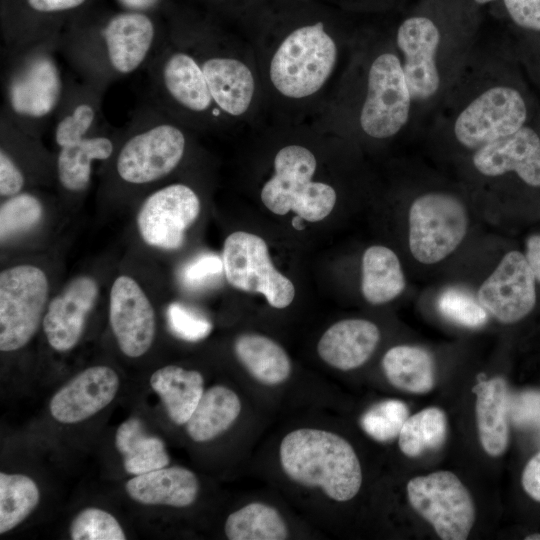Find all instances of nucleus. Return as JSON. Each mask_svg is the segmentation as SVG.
Segmentation results:
<instances>
[{
    "mask_svg": "<svg viewBox=\"0 0 540 540\" xmlns=\"http://www.w3.org/2000/svg\"><path fill=\"white\" fill-rule=\"evenodd\" d=\"M338 50L321 22L299 27L280 44L270 63L274 87L289 98L316 93L334 70Z\"/></svg>",
    "mask_w": 540,
    "mask_h": 540,
    "instance_id": "obj_9",
    "label": "nucleus"
},
{
    "mask_svg": "<svg viewBox=\"0 0 540 540\" xmlns=\"http://www.w3.org/2000/svg\"><path fill=\"white\" fill-rule=\"evenodd\" d=\"M43 216L41 201L33 194L20 192L7 197L0 207V238L4 242L36 226Z\"/></svg>",
    "mask_w": 540,
    "mask_h": 540,
    "instance_id": "obj_36",
    "label": "nucleus"
},
{
    "mask_svg": "<svg viewBox=\"0 0 540 540\" xmlns=\"http://www.w3.org/2000/svg\"><path fill=\"white\" fill-rule=\"evenodd\" d=\"M469 167L485 179L514 175L531 188H540V112L513 134L469 154Z\"/></svg>",
    "mask_w": 540,
    "mask_h": 540,
    "instance_id": "obj_16",
    "label": "nucleus"
},
{
    "mask_svg": "<svg viewBox=\"0 0 540 540\" xmlns=\"http://www.w3.org/2000/svg\"><path fill=\"white\" fill-rule=\"evenodd\" d=\"M163 43L147 13L122 11L93 24L62 31L59 54L81 80L102 91L146 68Z\"/></svg>",
    "mask_w": 540,
    "mask_h": 540,
    "instance_id": "obj_3",
    "label": "nucleus"
},
{
    "mask_svg": "<svg viewBox=\"0 0 540 540\" xmlns=\"http://www.w3.org/2000/svg\"><path fill=\"white\" fill-rule=\"evenodd\" d=\"M474 5L481 6L498 0H470Z\"/></svg>",
    "mask_w": 540,
    "mask_h": 540,
    "instance_id": "obj_49",
    "label": "nucleus"
},
{
    "mask_svg": "<svg viewBox=\"0 0 540 540\" xmlns=\"http://www.w3.org/2000/svg\"><path fill=\"white\" fill-rule=\"evenodd\" d=\"M535 276L526 257L508 252L478 290V302L499 322L512 324L535 307Z\"/></svg>",
    "mask_w": 540,
    "mask_h": 540,
    "instance_id": "obj_17",
    "label": "nucleus"
},
{
    "mask_svg": "<svg viewBox=\"0 0 540 540\" xmlns=\"http://www.w3.org/2000/svg\"><path fill=\"white\" fill-rule=\"evenodd\" d=\"M86 2L87 0H24L27 13L32 14L33 18L19 47L54 38L48 32L45 19L75 11Z\"/></svg>",
    "mask_w": 540,
    "mask_h": 540,
    "instance_id": "obj_39",
    "label": "nucleus"
},
{
    "mask_svg": "<svg viewBox=\"0 0 540 540\" xmlns=\"http://www.w3.org/2000/svg\"><path fill=\"white\" fill-rule=\"evenodd\" d=\"M119 378L108 366L89 367L61 387L51 398L52 417L65 424L78 423L105 408L116 396Z\"/></svg>",
    "mask_w": 540,
    "mask_h": 540,
    "instance_id": "obj_20",
    "label": "nucleus"
},
{
    "mask_svg": "<svg viewBox=\"0 0 540 540\" xmlns=\"http://www.w3.org/2000/svg\"><path fill=\"white\" fill-rule=\"evenodd\" d=\"M476 422L480 443L487 454H503L509 442V393L501 377L482 381L474 388Z\"/></svg>",
    "mask_w": 540,
    "mask_h": 540,
    "instance_id": "obj_26",
    "label": "nucleus"
},
{
    "mask_svg": "<svg viewBox=\"0 0 540 540\" xmlns=\"http://www.w3.org/2000/svg\"><path fill=\"white\" fill-rule=\"evenodd\" d=\"M60 36L14 49H1V116L39 137L64 96L67 81L57 54Z\"/></svg>",
    "mask_w": 540,
    "mask_h": 540,
    "instance_id": "obj_4",
    "label": "nucleus"
},
{
    "mask_svg": "<svg viewBox=\"0 0 540 540\" xmlns=\"http://www.w3.org/2000/svg\"><path fill=\"white\" fill-rule=\"evenodd\" d=\"M185 132L150 101L137 107L123 128L114 162L125 184L142 186L163 179L181 163Z\"/></svg>",
    "mask_w": 540,
    "mask_h": 540,
    "instance_id": "obj_6",
    "label": "nucleus"
},
{
    "mask_svg": "<svg viewBox=\"0 0 540 540\" xmlns=\"http://www.w3.org/2000/svg\"><path fill=\"white\" fill-rule=\"evenodd\" d=\"M316 168V158L306 147H283L274 159V175L261 190L262 203L277 215L292 210L309 222L323 220L333 210L337 195L332 186L312 181Z\"/></svg>",
    "mask_w": 540,
    "mask_h": 540,
    "instance_id": "obj_8",
    "label": "nucleus"
},
{
    "mask_svg": "<svg viewBox=\"0 0 540 540\" xmlns=\"http://www.w3.org/2000/svg\"><path fill=\"white\" fill-rule=\"evenodd\" d=\"M406 285L397 255L388 247L373 245L362 258L361 290L372 305H381L398 297Z\"/></svg>",
    "mask_w": 540,
    "mask_h": 540,
    "instance_id": "obj_30",
    "label": "nucleus"
},
{
    "mask_svg": "<svg viewBox=\"0 0 540 540\" xmlns=\"http://www.w3.org/2000/svg\"><path fill=\"white\" fill-rule=\"evenodd\" d=\"M168 325L174 335L182 340L196 342L212 331V323L201 313L179 302L167 308Z\"/></svg>",
    "mask_w": 540,
    "mask_h": 540,
    "instance_id": "obj_42",
    "label": "nucleus"
},
{
    "mask_svg": "<svg viewBox=\"0 0 540 540\" xmlns=\"http://www.w3.org/2000/svg\"><path fill=\"white\" fill-rule=\"evenodd\" d=\"M521 481L526 493L540 502V452L526 464Z\"/></svg>",
    "mask_w": 540,
    "mask_h": 540,
    "instance_id": "obj_46",
    "label": "nucleus"
},
{
    "mask_svg": "<svg viewBox=\"0 0 540 540\" xmlns=\"http://www.w3.org/2000/svg\"><path fill=\"white\" fill-rule=\"evenodd\" d=\"M468 228L465 204L446 190H429L409 209V248L423 264H435L450 255L463 241Z\"/></svg>",
    "mask_w": 540,
    "mask_h": 540,
    "instance_id": "obj_10",
    "label": "nucleus"
},
{
    "mask_svg": "<svg viewBox=\"0 0 540 540\" xmlns=\"http://www.w3.org/2000/svg\"><path fill=\"white\" fill-rule=\"evenodd\" d=\"M49 284L32 265H18L0 274V350L16 351L35 335L43 320Z\"/></svg>",
    "mask_w": 540,
    "mask_h": 540,
    "instance_id": "obj_12",
    "label": "nucleus"
},
{
    "mask_svg": "<svg viewBox=\"0 0 540 540\" xmlns=\"http://www.w3.org/2000/svg\"><path fill=\"white\" fill-rule=\"evenodd\" d=\"M502 4L518 33H540V0H502Z\"/></svg>",
    "mask_w": 540,
    "mask_h": 540,
    "instance_id": "obj_44",
    "label": "nucleus"
},
{
    "mask_svg": "<svg viewBox=\"0 0 540 540\" xmlns=\"http://www.w3.org/2000/svg\"><path fill=\"white\" fill-rule=\"evenodd\" d=\"M234 352L248 373L264 385H279L291 374L292 366L288 354L267 336L256 333L242 334L235 340Z\"/></svg>",
    "mask_w": 540,
    "mask_h": 540,
    "instance_id": "obj_28",
    "label": "nucleus"
},
{
    "mask_svg": "<svg viewBox=\"0 0 540 540\" xmlns=\"http://www.w3.org/2000/svg\"><path fill=\"white\" fill-rule=\"evenodd\" d=\"M109 320L120 350L136 358L151 347L155 332V312L140 285L131 277H117L111 287Z\"/></svg>",
    "mask_w": 540,
    "mask_h": 540,
    "instance_id": "obj_18",
    "label": "nucleus"
},
{
    "mask_svg": "<svg viewBox=\"0 0 540 540\" xmlns=\"http://www.w3.org/2000/svg\"><path fill=\"white\" fill-rule=\"evenodd\" d=\"M413 104L393 43L373 53L365 67L356 126L367 138L389 140L412 126Z\"/></svg>",
    "mask_w": 540,
    "mask_h": 540,
    "instance_id": "obj_7",
    "label": "nucleus"
},
{
    "mask_svg": "<svg viewBox=\"0 0 540 540\" xmlns=\"http://www.w3.org/2000/svg\"><path fill=\"white\" fill-rule=\"evenodd\" d=\"M230 540H284L288 527L280 513L261 502L249 503L231 513L225 522Z\"/></svg>",
    "mask_w": 540,
    "mask_h": 540,
    "instance_id": "obj_33",
    "label": "nucleus"
},
{
    "mask_svg": "<svg viewBox=\"0 0 540 540\" xmlns=\"http://www.w3.org/2000/svg\"><path fill=\"white\" fill-rule=\"evenodd\" d=\"M199 212L200 199L191 187L183 183L167 185L142 203L137 216L139 233L153 247L179 249Z\"/></svg>",
    "mask_w": 540,
    "mask_h": 540,
    "instance_id": "obj_15",
    "label": "nucleus"
},
{
    "mask_svg": "<svg viewBox=\"0 0 540 540\" xmlns=\"http://www.w3.org/2000/svg\"><path fill=\"white\" fill-rule=\"evenodd\" d=\"M26 180L11 160L0 152V195L11 197L22 192Z\"/></svg>",
    "mask_w": 540,
    "mask_h": 540,
    "instance_id": "obj_45",
    "label": "nucleus"
},
{
    "mask_svg": "<svg viewBox=\"0 0 540 540\" xmlns=\"http://www.w3.org/2000/svg\"><path fill=\"white\" fill-rule=\"evenodd\" d=\"M409 417L407 405L397 399H387L370 407L360 418V425L367 435L379 442L397 436Z\"/></svg>",
    "mask_w": 540,
    "mask_h": 540,
    "instance_id": "obj_37",
    "label": "nucleus"
},
{
    "mask_svg": "<svg viewBox=\"0 0 540 540\" xmlns=\"http://www.w3.org/2000/svg\"><path fill=\"white\" fill-rule=\"evenodd\" d=\"M73 540H125V533L109 512L99 508H86L72 521L69 528Z\"/></svg>",
    "mask_w": 540,
    "mask_h": 540,
    "instance_id": "obj_38",
    "label": "nucleus"
},
{
    "mask_svg": "<svg viewBox=\"0 0 540 540\" xmlns=\"http://www.w3.org/2000/svg\"><path fill=\"white\" fill-rule=\"evenodd\" d=\"M526 540H540V534H532L525 537Z\"/></svg>",
    "mask_w": 540,
    "mask_h": 540,
    "instance_id": "obj_50",
    "label": "nucleus"
},
{
    "mask_svg": "<svg viewBox=\"0 0 540 540\" xmlns=\"http://www.w3.org/2000/svg\"><path fill=\"white\" fill-rule=\"evenodd\" d=\"M241 412L238 395L223 385L204 391L191 417L185 424L195 442H207L228 430Z\"/></svg>",
    "mask_w": 540,
    "mask_h": 540,
    "instance_id": "obj_29",
    "label": "nucleus"
},
{
    "mask_svg": "<svg viewBox=\"0 0 540 540\" xmlns=\"http://www.w3.org/2000/svg\"><path fill=\"white\" fill-rule=\"evenodd\" d=\"M279 459L288 478L305 487L320 488L334 501H349L361 488L357 454L347 440L333 432L293 430L281 441Z\"/></svg>",
    "mask_w": 540,
    "mask_h": 540,
    "instance_id": "obj_5",
    "label": "nucleus"
},
{
    "mask_svg": "<svg viewBox=\"0 0 540 540\" xmlns=\"http://www.w3.org/2000/svg\"><path fill=\"white\" fill-rule=\"evenodd\" d=\"M439 312L447 319L469 328H477L487 321V311L468 293L448 288L438 298Z\"/></svg>",
    "mask_w": 540,
    "mask_h": 540,
    "instance_id": "obj_40",
    "label": "nucleus"
},
{
    "mask_svg": "<svg viewBox=\"0 0 540 540\" xmlns=\"http://www.w3.org/2000/svg\"><path fill=\"white\" fill-rule=\"evenodd\" d=\"M447 419L437 407L425 408L409 416L399 433V448L409 457H417L426 450L437 449L445 441Z\"/></svg>",
    "mask_w": 540,
    "mask_h": 540,
    "instance_id": "obj_35",
    "label": "nucleus"
},
{
    "mask_svg": "<svg viewBox=\"0 0 540 540\" xmlns=\"http://www.w3.org/2000/svg\"><path fill=\"white\" fill-rule=\"evenodd\" d=\"M197 61L218 108L231 116L244 114L251 104L255 89L250 69L238 59L219 54Z\"/></svg>",
    "mask_w": 540,
    "mask_h": 540,
    "instance_id": "obj_23",
    "label": "nucleus"
},
{
    "mask_svg": "<svg viewBox=\"0 0 540 540\" xmlns=\"http://www.w3.org/2000/svg\"><path fill=\"white\" fill-rule=\"evenodd\" d=\"M222 260L225 278L232 287L262 294L277 309L292 303L294 285L275 268L262 237L245 231L233 232L225 239Z\"/></svg>",
    "mask_w": 540,
    "mask_h": 540,
    "instance_id": "obj_14",
    "label": "nucleus"
},
{
    "mask_svg": "<svg viewBox=\"0 0 540 540\" xmlns=\"http://www.w3.org/2000/svg\"><path fill=\"white\" fill-rule=\"evenodd\" d=\"M127 494L146 505L187 507L194 503L199 492V481L189 469L163 467L135 475L125 485Z\"/></svg>",
    "mask_w": 540,
    "mask_h": 540,
    "instance_id": "obj_25",
    "label": "nucleus"
},
{
    "mask_svg": "<svg viewBox=\"0 0 540 540\" xmlns=\"http://www.w3.org/2000/svg\"><path fill=\"white\" fill-rule=\"evenodd\" d=\"M526 79L510 43L477 41L427 124L431 139L471 154L513 134L540 112Z\"/></svg>",
    "mask_w": 540,
    "mask_h": 540,
    "instance_id": "obj_1",
    "label": "nucleus"
},
{
    "mask_svg": "<svg viewBox=\"0 0 540 540\" xmlns=\"http://www.w3.org/2000/svg\"><path fill=\"white\" fill-rule=\"evenodd\" d=\"M382 367L388 381L402 391L423 394L434 387L433 359L420 347L398 345L390 348L383 356Z\"/></svg>",
    "mask_w": 540,
    "mask_h": 540,
    "instance_id": "obj_31",
    "label": "nucleus"
},
{
    "mask_svg": "<svg viewBox=\"0 0 540 540\" xmlns=\"http://www.w3.org/2000/svg\"><path fill=\"white\" fill-rule=\"evenodd\" d=\"M440 12L422 10L407 16L393 41L412 98L413 128L427 126L478 41L471 17Z\"/></svg>",
    "mask_w": 540,
    "mask_h": 540,
    "instance_id": "obj_2",
    "label": "nucleus"
},
{
    "mask_svg": "<svg viewBox=\"0 0 540 540\" xmlns=\"http://www.w3.org/2000/svg\"><path fill=\"white\" fill-rule=\"evenodd\" d=\"M162 0H116L125 11L147 13L155 10Z\"/></svg>",
    "mask_w": 540,
    "mask_h": 540,
    "instance_id": "obj_48",
    "label": "nucleus"
},
{
    "mask_svg": "<svg viewBox=\"0 0 540 540\" xmlns=\"http://www.w3.org/2000/svg\"><path fill=\"white\" fill-rule=\"evenodd\" d=\"M380 331L371 321L345 319L330 326L317 344L320 358L328 365L348 371L362 366L373 354Z\"/></svg>",
    "mask_w": 540,
    "mask_h": 540,
    "instance_id": "obj_22",
    "label": "nucleus"
},
{
    "mask_svg": "<svg viewBox=\"0 0 540 540\" xmlns=\"http://www.w3.org/2000/svg\"><path fill=\"white\" fill-rule=\"evenodd\" d=\"M526 260L535 279L540 282V235H531L526 241Z\"/></svg>",
    "mask_w": 540,
    "mask_h": 540,
    "instance_id": "obj_47",
    "label": "nucleus"
},
{
    "mask_svg": "<svg viewBox=\"0 0 540 540\" xmlns=\"http://www.w3.org/2000/svg\"><path fill=\"white\" fill-rule=\"evenodd\" d=\"M38 486L23 474L0 473V534L22 523L37 507Z\"/></svg>",
    "mask_w": 540,
    "mask_h": 540,
    "instance_id": "obj_34",
    "label": "nucleus"
},
{
    "mask_svg": "<svg viewBox=\"0 0 540 540\" xmlns=\"http://www.w3.org/2000/svg\"><path fill=\"white\" fill-rule=\"evenodd\" d=\"M115 445L123 456L124 469L129 474L140 475L170 463L164 442L148 434L136 417L129 418L118 427Z\"/></svg>",
    "mask_w": 540,
    "mask_h": 540,
    "instance_id": "obj_32",
    "label": "nucleus"
},
{
    "mask_svg": "<svg viewBox=\"0 0 540 540\" xmlns=\"http://www.w3.org/2000/svg\"><path fill=\"white\" fill-rule=\"evenodd\" d=\"M98 293L93 278L78 276L52 299L42 321L48 343L54 350L69 351L78 343Z\"/></svg>",
    "mask_w": 540,
    "mask_h": 540,
    "instance_id": "obj_19",
    "label": "nucleus"
},
{
    "mask_svg": "<svg viewBox=\"0 0 540 540\" xmlns=\"http://www.w3.org/2000/svg\"><path fill=\"white\" fill-rule=\"evenodd\" d=\"M104 94L83 80L67 81L53 119L54 141L58 148L77 143L109 125L102 112Z\"/></svg>",
    "mask_w": 540,
    "mask_h": 540,
    "instance_id": "obj_21",
    "label": "nucleus"
},
{
    "mask_svg": "<svg viewBox=\"0 0 540 540\" xmlns=\"http://www.w3.org/2000/svg\"><path fill=\"white\" fill-rule=\"evenodd\" d=\"M111 125L83 140L59 148L56 174L60 186L71 193L84 191L91 180L92 163L106 161L116 151L123 129L109 130Z\"/></svg>",
    "mask_w": 540,
    "mask_h": 540,
    "instance_id": "obj_24",
    "label": "nucleus"
},
{
    "mask_svg": "<svg viewBox=\"0 0 540 540\" xmlns=\"http://www.w3.org/2000/svg\"><path fill=\"white\" fill-rule=\"evenodd\" d=\"M406 491L413 509L433 526L441 539H467L475 521V506L469 491L454 473L435 471L414 477Z\"/></svg>",
    "mask_w": 540,
    "mask_h": 540,
    "instance_id": "obj_13",
    "label": "nucleus"
},
{
    "mask_svg": "<svg viewBox=\"0 0 540 540\" xmlns=\"http://www.w3.org/2000/svg\"><path fill=\"white\" fill-rule=\"evenodd\" d=\"M223 275L222 257L215 253H202L181 268L179 280L188 290L202 291L219 285Z\"/></svg>",
    "mask_w": 540,
    "mask_h": 540,
    "instance_id": "obj_41",
    "label": "nucleus"
},
{
    "mask_svg": "<svg viewBox=\"0 0 540 540\" xmlns=\"http://www.w3.org/2000/svg\"><path fill=\"white\" fill-rule=\"evenodd\" d=\"M149 101L170 116L173 112L203 115L214 103L195 56L163 43L146 67Z\"/></svg>",
    "mask_w": 540,
    "mask_h": 540,
    "instance_id": "obj_11",
    "label": "nucleus"
},
{
    "mask_svg": "<svg viewBox=\"0 0 540 540\" xmlns=\"http://www.w3.org/2000/svg\"><path fill=\"white\" fill-rule=\"evenodd\" d=\"M510 45L526 78L540 91V33H518Z\"/></svg>",
    "mask_w": 540,
    "mask_h": 540,
    "instance_id": "obj_43",
    "label": "nucleus"
},
{
    "mask_svg": "<svg viewBox=\"0 0 540 540\" xmlns=\"http://www.w3.org/2000/svg\"><path fill=\"white\" fill-rule=\"evenodd\" d=\"M152 389L160 397L169 418L185 425L204 393V378L196 370L168 365L156 370L150 378Z\"/></svg>",
    "mask_w": 540,
    "mask_h": 540,
    "instance_id": "obj_27",
    "label": "nucleus"
}]
</instances>
